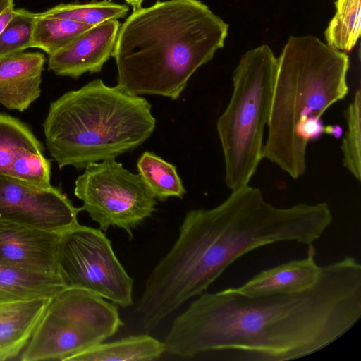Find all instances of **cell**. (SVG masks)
Here are the masks:
<instances>
[{
    "mask_svg": "<svg viewBox=\"0 0 361 361\" xmlns=\"http://www.w3.org/2000/svg\"><path fill=\"white\" fill-rule=\"evenodd\" d=\"M361 317V265L353 257L322 266L316 283L293 293H202L174 320L165 351L188 358L286 361L322 350Z\"/></svg>",
    "mask_w": 361,
    "mask_h": 361,
    "instance_id": "cell-1",
    "label": "cell"
},
{
    "mask_svg": "<svg viewBox=\"0 0 361 361\" xmlns=\"http://www.w3.org/2000/svg\"><path fill=\"white\" fill-rule=\"evenodd\" d=\"M218 206L188 211L178 237L145 283L152 300L172 312L203 293L235 260L267 245L295 241L311 245L333 220L325 202L276 207L259 188L231 190Z\"/></svg>",
    "mask_w": 361,
    "mask_h": 361,
    "instance_id": "cell-2",
    "label": "cell"
},
{
    "mask_svg": "<svg viewBox=\"0 0 361 361\" xmlns=\"http://www.w3.org/2000/svg\"><path fill=\"white\" fill-rule=\"evenodd\" d=\"M228 25L200 0L158 1L120 26L112 56L117 85L178 99L195 72L224 46Z\"/></svg>",
    "mask_w": 361,
    "mask_h": 361,
    "instance_id": "cell-3",
    "label": "cell"
},
{
    "mask_svg": "<svg viewBox=\"0 0 361 361\" xmlns=\"http://www.w3.org/2000/svg\"><path fill=\"white\" fill-rule=\"evenodd\" d=\"M277 71L262 157L292 178L306 171V129L348 93V56L310 36L290 37Z\"/></svg>",
    "mask_w": 361,
    "mask_h": 361,
    "instance_id": "cell-4",
    "label": "cell"
},
{
    "mask_svg": "<svg viewBox=\"0 0 361 361\" xmlns=\"http://www.w3.org/2000/svg\"><path fill=\"white\" fill-rule=\"evenodd\" d=\"M155 126L146 99L102 79L51 102L43 123L47 147L60 169L116 159L145 142Z\"/></svg>",
    "mask_w": 361,
    "mask_h": 361,
    "instance_id": "cell-5",
    "label": "cell"
},
{
    "mask_svg": "<svg viewBox=\"0 0 361 361\" xmlns=\"http://www.w3.org/2000/svg\"><path fill=\"white\" fill-rule=\"evenodd\" d=\"M278 60L263 44L246 51L233 73V92L216 130L224 154L225 183L234 190L249 185L263 159Z\"/></svg>",
    "mask_w": 361,
    "mask_h": 361,
    "instance_id": "cell-6",
    "label": "cell"
},
{
    "mask_svg": "<svg viewBox=\"0 0 361 361\" xmlns=\"http://www.w3.org/2000/svg\"><path fill=\"white\" fill-rule=\"evenodd\" d=\"M116 306L86 290L66 287L53 298L18 360H71L114 336Z\"/></svg>",
    "mask_w": 361,
    "mask_h": 361,
    "instance_id": "cell-7",
    "label": "cell"
},
{
    "mask_svg": "<svg viewBox=\"0 0 361 361\" xmlns=\"http://www.w3.org/2000/svg\"><path fill=\"white\" fill-rule=\"evenodd\" d=\"M75 195L99 229L125 230L133 239V230L152 216L157 200L139 173L116 161L105 159L89 164L75 182Z\"/></svg>",
    "mask_w": 361,
    "mask_h": 361,
    "instance_id": "cell-8",
    "label": "cell"
},
{
    "mask_svg": "<svg viewBox=\"0 0 361 361\" xmlns=\"http://www.w3.org/2000/svg\"><path fill=\"white\" fill-rule=\"evenodd\" d=\"M57 264L66 287L86 290L123 308L133 305V279L102 230L78 223L63 231L58 245Z\"/></svg>",
    "mask_w": 361,
    "mask_h": 361,
    "instance_id": "cell-9",
    "label": "cell"
},
{
    "mask_svg": "<svg viewBox=\"0 0 361 361\" xmlns=\"http://www.w3.org/2000/svg\"><path fill=\"white\" fill-rule=\"evenodd\" d=\"M80 211L57 188H39L0 175V226L61 233L78 224Z\"/></svg>",
    "mask_w": 361,
    "mask_h": 361,
    "instance_id": "cell-10",
    "label": "cell"
},
{
    "mask_svg": "<svg viewBox=\"0 0 361 361\" xmlns=\"http://www.w3.org/2000/svg\"><path fill=\"white\" fill-rule=\"evenodd\" d=\"M31 129L18 118L0 114V175L39 188H50L51 161Z\"/></svg>",
    "mask_w": 361,
    "mask_h": 361,
    "instance_id": "cell-11",
    "label": "cell"
},
{
    "mask_svg": "<svg viewBox=\"0 0 361 361\" xmlns=\"http://www.w3.org/2000/svg\"><path fill=\"white\" fill-rule=\"evenodd\" d=\"M121 24L111 20L94 25L67 46L49 56L48 69L61 76L78 78L98 73L112 56Z\"/></svg>",
    "mask_w": 361,
    "mask_h": 361,
    "instance_id": "cell-12",
    "label": "cell"
},
{
    "mask_svg": "<svg viewBox=\"0 0 361 361\" xmlns=\"http://www.w3.org/2000/svg\"><path fill=\"white\" fill-rule=\"evenodd\" d=\"M61 233L0 226V264L27 272L60 276L57 250Z\"/></svg>",
    "mask_w": 361,
    "mask_h": 361,
    "instance_id": "cell-13",
    "label": "cell"
},
{
    "mask_svg": "<svg viewBox=\"0 0 361 361\" xmlns=\"http://www.w3.org/2000/svg\"><path fill=\"white\" fill-rule=\"evenodd\" d=\"M45 58L39 52H19L0 61V104L24 111L41 94Z\"/></svg>",
    "mask_w": 361,
    "mask_h": 361,
    "instance_id": "cell-14",
    "label": "cell"
},
{
    "mask_svg": "<svg viewBox=\"0 0 361 361\" xmlns=\"http://www.w3.org/2000/svg\"><path fill=\"white\" fill-rule=\"evenodd\" d=\"M316 251L309 245L306 257L264 270L235 289L247 295L301 292L313 286L322 269L315 259Z\"/></svg>",
    "mask_w": 361,
    "mask_h": 361,
    "instance_id": "cell-15",
    "label": "cell"
},
{
    "mask_svg": "<svg viewBox=\"0 0 361 361\" xmlns=\"http://www.w3.org/2000/svg\"><path fill=\"white\" fill-rule=\"evenodd\" d=\"M51 299L0 302V361L13 360L20 355Z\"/></svg>",
    "mask_w": 361,
    "mask_h": 361,
    "instance_id": "cell-16",
    "label": "cell"
},
{
    "mask_svg": "<svg viewBox=\"0 0 361 361\" xmlns=\"http://www.w3.org/2000/svg\"><path fill=\"white\" fill-rule=\"evenodd\" d=\"M65 288L60 276L27 272L0 264V302L50 298Z\"/></svg>",
    "mask_w": 361,
    "mask_h": 361,
    "instance_id": "cell-17",
    "label": "cell"
},
{
    "mask_svg": "<svg viewBox=\"0 0 361 361\" xmlns=\"http://www.w3.org/2000/svg\"><path fill=\"white\" fill-rule=\"evenodd\" d=\"M165 345L148 335L130 336L110 343H102L71 361H150L162 355Z\"/></svg>",
    "mask_w": 361,
    "mask_h": 361,
    "instance_id": "cell-18",
    "label": "cell"
},
{
    "mask_svg": "<svg viewBox=\"0 0 361 361\" xmlns=\"http://www.w3.org/2000/svg\"><path fill=\"white\" fill-rule=\"evenodd\" d=\"M139 174L156 200L164 202L169 197L182 199L186 190L176 166L151 152H145L137 162Z\"/></svg>",
    "mask_w": 361,
    "mask_h": 361,
    "instance_id": "cell-19",
    "label": "cell"
},
{
    "mask_svg": "<svg viewBox=\"0 0 361 361\" xmlns=\"http://www.w3.org/2000/svg\"><path fill=\"white\" fill-rule=\"evenodd\" d=\"M94 25L37 13L30 47L38 48L49 56L63 49Z\"/></svg>",
    "mask_w": 361,
    "mask_h": 361,
    "instance_id": "cell-20",
    "label": "cell"
},
{
    "mask_svg": "<svg viewBox=\"0 0 361 361\" xmlns=\"http://www.w3.org/2000/svg\"><path fill=\"white\" fill-rule=\"evenodd\" d=\"M360 1L336 0V13L324 32L329 47L350 51L360 36Z\"/></svg>",
    "mask_w": 361,
    "mask_h": 361,
    "instance_id": "cell-21",
    "label": "cell"
},
{
    "mask_svg": "<svg viewBox=\"0 0 361 361\" xmlns=\"http://www.w3.org/2000/svg\"><path fill=\"white\" fill-rule=\"evenodd\" d=\"M128 11L127 5L102 1L85 4H60L40 13L44 16L97 25L105 21L122 18Z\"/></svg>",
    "mask_w": 361,
    "mask_h": 361,
    "instance_id": "cell-22",
    "label": "cell"
},
{
    "mask_svg": "<svg viewBox=\"0 0 361 361\" xmlns=\"http://www.w3.org/2000/svg\"><path fill=\"white\" fill-rule=\"evenodd\" d=\"M360 112L361 92L357 89L344 113L347 130L342 140L341 149L343 166L358 181L361 180Z\"/></svg>",
    "mask_w": 361,
    "mask_h": 361,
    "instance_id": "cell-23",
    "label": "cell"
},
{
    "mask_svg": "<svg viewBox=\"0 0 361 361\" xmlns=\"http://www.w3.org/2000/svg\"><path fill=\"white\" fill-rule=\"evenodd\" d=\"M37 13L18 8L0 34V61L8 56L30 48L32 30Z\"/></svg>",
    "mask_w": 361,
    "mask_h": 361,
    "instance_id": "cell-24",
    "label": "cell"
},
{
    "mask_svg": "<svg viewBox=\"0 0 361 361\" xmlns=\"http://www.w3.org/2000/svg\"><path fill=\"white\" fill-rule=\"evenodd\" d=\"M14 4L6 8L0 13V34L6 29L15 14Z\"/></svg>",
    "mask_w": 361,
    "mask_h": 361,
    "instance_id": "cell-25",
    "label": "cell"
},
{
    "mask_svg": "<svg viewBox=\"0 0 361 361\" xmlns=\"http://www.w3.org/2000/svg\"><path fill=\"white\" fill-rule=\"evenodd\" d=\"M343 130L340 126H324V133L334 136L335 138H339L342 135Z\"/></svg>",
    "mask_w": 361,
    "mask_h": 361,
    "instance_id": "cell-26",
    "label": "cell"
},
{
    "mask_svg": "<svg viewBox=\"0 0 361 361\" xmlns=\"http://www.w3.org/2000/svg\"><path fill=\"white\" fill-rule=\"evenodd\" d=\"M13 4V0H0V13Z\"/></svg>",
    "mask_w": 361,
    "mask_h": 361,
    "instance_id": "cell-27",
    "label": "cell"
},
{
    "mask_svg": "<svg viewBox=\"0 0 361 361\" xmlns=\"http://www.w3.org/2000/svg\"><path fill=\"white\" fill-rule=\"evenodd\" d=\"M129 5H130L133 10L141 7V5L144 0H124Z\"/></svg>",
    "mask_w": 361,
    "mask_h": 361,
    "instance_id": "cell-28",
    "label": "cell"
}]
</instances>
